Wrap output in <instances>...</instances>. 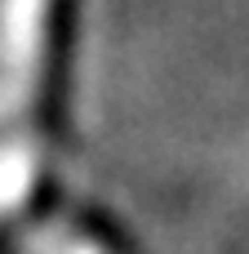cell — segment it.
I'll return each instance as SVG.
<instances>
[{"instance_id":"obj_1","label":"cell","mask_w":249,"mask_h":254,"mask_svg":"<svg viewBox=\"0 0 249 254\" xmlns=\"http://www.w3.org/2000/svg\"><path fill=\"white\" fill-rule=\"evenodd\" d=\"M27 254H102V246H94L89 237H80L67 223H40L22 237Z\"/></svg>"}]
</instances>
